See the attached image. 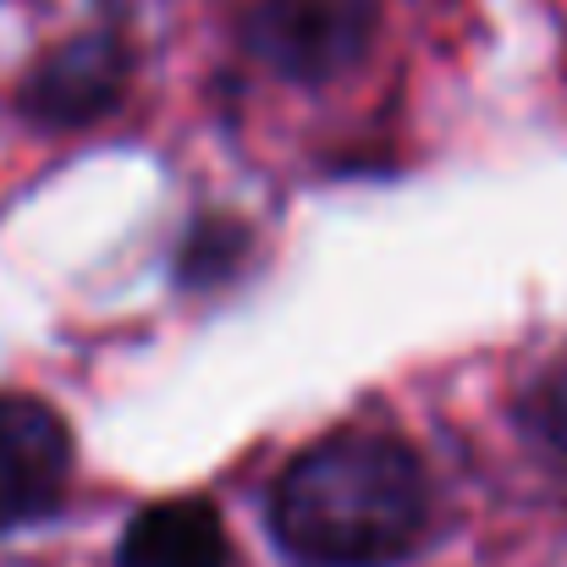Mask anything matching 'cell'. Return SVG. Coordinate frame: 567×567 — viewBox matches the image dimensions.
Wrapping results in <instances>:
<instances>
[{
    "mask_svg": "<svg viewBox=\"0 0 567 567\" xmlns=\"http://www.w3.org/2000/svg\"><path fill=\"white\" fill-rule=\"evenodd\" d=\"M529 419H535V430H540L551 446H563L567 452V370L546 375L540 396H535V408H529Z\"/></svg>",
    "mask_w": 567,
    "mask_h": 567,
    "instance_id": "8992f818",
    "label": "cell"
},
{
    "mask_svg": "<svg viewBox=\"0 0 567 567\" xmlns=\"http://www.w3.org/2000/svg\"><path fill=\"white\" fill-rule=\"evenodd\" d=\"M116 567H231V540L215 502L172 496L144 507L122 535Z\"/></svg>",
    "mask_w": 567,
    "mask_h": 567,
    "instance_id": "5b68a950",
    "label": "cell"
},
{
    "mask_svg": "<svg viewBox=\"0 0 567 567\" xmlns=\"http://www.w3.org/2000/svg\"><path fill=\"white\" fill-rule=\"evenodd\" d=\"M127 89V55L111 33H89V39H66L61 50H50L28 83H22V111L39 127H83L100 122Z\"/></svg>",
    "mask_w": 567,
    "mask_h": 567,
    "instance_id": "277c9868",
    "label": "cell"
},
{
    "mask_svg": "<svg viewBox=\"0 0 567 567\" xmlns=\"http://www.w3.org/2000/svg\"><path fill=\"white\" fill-rule=\"evenodd\" d=\"M72 485V435L28 391H0V529L39 524Z\"/></svg>",
    "mask_w": 567,
    "mask_h": 567,
    "instance_id": "3957f363",
    "label": "cell"
},
{
    "mask_svg": "<svg viewBox=\"0 0 567 567\" xmlns=\"http://www.w3.org/2000/svg\"><path fill=\"white\" fill-rule=\"evenodd\" d=\"M276 540L309 567H391L430 535L419 452L380 424H348L303 446L270 491Z\"/></svg>",
    "mask_w": 567,
    "mask_h": 567,
    "instance_id": "6da1fadb",
    "label": "cell"
},
{
    "mask_svg": "<svg viewBox=\"0 0 567 567\" xmlns=\"http://www.w3.org/2000/svg\"><path fill=\"white\" fill-rule=\"evenodd\" d=\"M375 0H248L243 50L287 83H331L375 44Z\"/></svg>",
    "mask_w": 567,
    "mask_h": 567,
    "instance_id": "7a4b0ae2",
    "label": "cell"
}]
</instances>
